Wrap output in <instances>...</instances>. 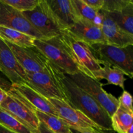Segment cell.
Instances as JSON below:
<instances>
[{
    "mask_svg": "<svg viewBox=\"0 0 133 133\" xmlns=\"http://www.w3.org/2000/svg\"><path fill=\"white\" fill-rule=\"evenodd\" d=\"M61 80L66 102L71 107L81 112L102 131H113L111 118L96 99L65 74H62Z\"/></svg>",
    "mask_w": 133,
    "mask_h": 133,
    "instance_id": "obj_1",
    "label": "cell"
},
{
    "mask_svg": "<svg viewBox=\"0 0 133 133\" xmlns=\"http://www.w3.org/2000/svg\"><path fill=\"white\" fill-rule=\"evenodd\" d=\"M34 46L62 74L71 75L81 72L77 65L64 45L60 35L51 38L35 39Z\"/></svg>",
    "mask_w": 133,
    "mask_h": 133,
    "instance_id": "obj_2",
    "label": "cell"
},
{
    "mask_svg": "<svg viewBox=\"0 0 133 133\" xmlns=\"http://www.w3.org/2000/svg\"><path fill=\"white\" fill-rule=\"evenodd\" d=\"M60 38L81 72L95 79V75L102 66L95 56L90 45L65 31L60 35Z\"/></svg>",
    "mask_w": 133,
    "mask_h": 133,
    "instance_id": "obj_3",
    "label": "cell"
},
{
    "mask_svg": "<svg viewBox=\"0 0 133 133\" xmlns=\"http://www.w3.org/2000/svg\"><path fill=\"white\" fill-rule=\"evenodd\" d=\"M27 74L26 84L48 99L66 101L61 84L62 73L49 62L41 71Z\"/></svg>",
    "mask_w": 133,
    "mask_h": 133,
    "instance_id": "obj_4",
    "label": "cell"
},
{
    "mask_svg": "<svg viewBox=\"0 0 133 133\" xmlns=\"http://www.w3.org/2000/svg\"><path fill=\"white\" fill-rule=\"evenodd\" d=\"M101 66L107 65L118 68L125 75L133 77L132 45L119 47L108 44H96L90 45Z\"/></svg>",
    "mask_w": 133,
    "mask_h": 133,
    "instance_id": "obj_5",
    "label": "cell"
},
{
    "mask_svg": "<svg viewBox=\"0 0 133 133\" xmlns=\"http://www.w3.org/2000/svg\"><path fill=\"white\" fill-rule=\"evenodd\" d=\"M0 108L38 133L39 121L36 115V109L12 87L7 91V97L0 105Z\"/></svg>",
    "mask_w": 133,
    "mask_h": 133,
    "instance_id": "obj_6",
    "label": "cell"
},
{
    "mask_svg": "<svg viewBox=\"0 0 133 133\" xmlns=\"http://www.w3.org/2000/svg\"><path fill=\"white\" fill-rule=\"evenodd\" d=\"M22 15L44 39L51 38L64 32L49 8L46 0H40L32 10L22 12Z\"/></svg>",
    "mask_w": 133,
    "mask_h": 133,
    "instance_id": "obj_7",
    "label": "cell"
},
{
    "mask_svg": "<svg viewBox=\"0 0 133 133\" xmlns=\"http://www.w3.org/2000/svg\"><path fill=\"white\" fill-rule=\"evenodd\" d=\"M82 90L96 99L111 118L119 107L118 98L107 92L99 81L87 76L82 72L66 75Z\"/></svg>",
    "mask_w": 133,
    "mask_h": 133,
    "instance_id": "obj_8",
    "label": "cell"
},
{
    "mask_svg": "<svg viewBox=\"0 0 133 133\" xmlns=\"http://www.w3.org/2000/svg\"><path fill=\"white\" fill-rule=\"evenodd\" d=\"M6 43L26 74L42 71L49 63L46 57L35 46L23 48L9 42Z\"/></svg>",
    "mask_w": 133,
    "mask_h": 133,
    "instance_id": "obj_9",
    "label": "cell"
},
{
    "mask_svg": "<svg viewBox=\"0 0 133 133\" xmlns=\"http://www.w3.org/2000/svg\"><path fill=\"white\" fill-rule=\"evenodd\" d=\"M0 72L12 84H26L27 74L4 40L0 38Z\"/></svg>",
    "mask_w": 133,
    "mask_h": 133,
    "instance_id": "obj_10",
    "label": "cell"
},
{
    "mask_svg": "<svg viewBox=\"0 0 133 133\" xmlns=\"http://www.w3.org/2000/svg\"><path fill=\"white\" fill-rule=\"evenodd\" d=\"M0 26L18 30L36 39H44L24 18L22 13L0 0Z\"/></svg>",
    "mask_w": 133,
    "mask_h": 133,
    "instance_id": "obj_11",
    "label": "cell"
},
{
    "mask_svg": "<svg viewBox=\"0 0 133 133\" xmlns=\"http://www.w3.org/2000/svg\"><path fill=\"white\" fill-rule=\"evenodd\" d=\"M49 100L54 107L57 116L64 121L70 128L94 127L100 129L94 122L81 111L71 107L66 101L56 99H49Z\"/></svg>",
    "mask_w": 133,
    "mask_h": 133,
    "instance_id": "obj_12",
    "label": "cell"
},
{
    "mask_svg": "<svg viewBox=\"0 0 133 133\" xmlns=\"http://www.w3.org/2000/svg\"><path fill=\"white\" fill-rule=\"evenodd\" d=\"M64 31L90 45L101 43L107 44L101 27L88 21L78 19Z\"/></svg>",
    "mask_w": 133,
    "mask_h": 133,
    "instance_id": "obj_13",
    "label": "cell"
},
{
    "mask_svg": "<svg viewBox=\"0 0 133 133\" xmlns=\"http://www.w3.org/2000/svg\"><path fill=\"white\" fill-rule=\"evenodd\" d=\"M103 14L101 31L106 40L107 44L119 47L133 45V35L121 29L105 10H100Z\"/></svg>",
    "mask_w": 133,
    "mask_h": 133,
    "instance_id": "obj_14",
    "label": "cell"
},
{
    "mask_svg": "<svg viewBox=\"0 0 133 133\" xmlns=\"http://www.w3.org/2000/svg\"><path fill=\"white\" fill-rule=\"evenodd\" d=\"M46 1L64 31L79 19L71 0H46Z\"/></svg>",
    "mask_w": 133,
    "mask_h": 133,
    "instance_id": "obj_15",
    "label": "cell"
},
{
    "mask_svg": "<svg viewBox=\"0 0 133 133\" xmlns=\"http://www.w3.org/2000/svg\"><path fill=\"white\" fill-rule=\"evenodd\" d=\"M12 87L23 96L36 110L57 116L54 107L50 103L49 99L32 89L28 84H12Z\"/></svg>",
    "mask_w": 133,
    "mask_h": 133,
    "instance_id": "obj_16",
    "label": "cell"
},
{
    "mask_svg": "<svg viewBox=\"0 0 133 133\" xmlns=\"http://www.w3.org/2000/svg\"><path fill=\"white\" fill-rule=\"evenodd\" d=\"M0 38L6 42L23 48L34 46V41L36 39L18 30L3 26H0Z\"/></svg>",
    "mask_w": 133,
    "mask_h": 133,
    "instance_id": "obj_17",
    "label": "cell"
},
{
    "mask_svg": "<svg viewBox=\"0 0 133 133\" xmlns=\"http://www.w3.org/2000/svg\"><path fill=\"white\" fill-rule=\"evenodd\" d=\"M133 111L119 105L116 111L111 116L113 131L118 133H127L133 125Z\"/></svg>",
    "mask_w": 133,
    "mask_h": 133,
    "instance_id": "obj_18",
    "label": "cell"
},
{
    "mask_svg": "<svg viewBox=\"0 0 133 133\" xmlns=\"http://www.w3.org/2000/svg\"><path fill=\"white\" fill-rule=\"evenodd\" d=\"M78 19L88 21L101 27L103 14L101 11L95 10L85 3L83 0H71Z\"/></svg>",
    "mask_w": 133,
    "mask_h": 133,
    "instance_id": "obj_19",
    "label": "cell"
},
{
    "mask_svg": "<svg viewBox=\"0 0 133 133\" xmlns=\"http://www.w3.org/2000/svg\"><path fill=\"white\" fill-rule=\"evenodd\" d=\"M125 75L123 71L118 68L104 65L96 74L95 79L99 81L101 79H105L107 81L108 84L118 86L124 90L126 81Z\"/></svg>",
    "mask_w": 133,
    "mask_h": 133,
    "instance_id": "obj_20",
    "label": "cell"
},
{
    "mask_svg": "<svg viewBox=\"0 0 133 133\" xmlns=\"http://www.w3.org/2000/svg\"><path fill=\"white\" fill-rule=\"evenodd\" d=\"M36 115L39 122L44 123L54 133H71L68 125L57 116L46 114L36 110Z\"/></svg>",
    "mask_w": 133,
    "mask_h": 133,
    "instance_id": "obj_21",
    "label": "cell"
},
{
    "mask_svg": "<svg viewBox=\"0 0 133 133\" xmlns=\"http://www.w3.org/2000/svg\"><path fill=\"white\" fill-rule=\"evenodd\" d=\"M108 13L121 29L133 35V3L121 11Z\"/></svg>",
    "mask_w": 133,
    "mask_h": 133,
    "instance_id": "obj_22",
    "label": "cell"
},
{
    "mask_svg": "<svg viewBox=\"0 0 133 133\" xmlns=\"http://www.w3.org/2000/svg\"><path fill=\"white\" fill-rule=\"evenodd\" d=\"M0 125L16 133H36L0 108Z\"/></svg>",
    "mask_w": 133,
    "mask_h": 133,
    "instance_id": "obj_23",
    "label": "cell"
},
{
    "mask_svg": "<svg viewBox=\"0 0 133 133\" xmlns=\"http://www.w3.org/2000/svg\"><path fill=\"white\" fill-rule=\"evenodd\" d=\"M1 1L20 12H24L35 9L40 0H1Z\"/></svg>",
    "mask_w": 133,
    "mask_h": 133,
    "instance_id": "obj_24",
    "label": "cell"
},
{
    "mask_svg": "<svg viewBox=\"0 0 133 133\" xmlns=\"http://www.w3.org/2000/svg\"><path fill=\"white\" fill-rule=\"evenodd\" d=\"M133 3L132 0H104L101 10L112 13L119 12Z\"/></svg>",
    "mask_w": 133,
    "mask_h": 133,
    "instance_id": "obj_25",
    "label": "cell"
},
{
    "mask_svg": "<svg viewBox=\"0 0 133 133\" xmlns=\"http://www.w3.org/2000/svg\"><path fill=\"white\" fill-rule=\"evenodd\" d=\"M118 99L119 101V105L123 107L125 109L133 111L132 97L129 92L124 90Z\"/></svg>",
    "mask_w": 133,
    "mask_h": 133,
    "instance_id": "obj_26",
    "label": "cell"
},
{
    "mask_svg": "<svg viewBox=\"0 0 133 133\" xmlns=\"http://www.w3.org/2000/svg\"><path fill=\"white\" fill-rule=\"evenodd\" d=\"M70 131H71V133H105L102 130L94 128V127L80 129L70 128Z\"/></svg>",
    "mask_w": 133,
    "mask_h": 133,
    "instance_id": "obj_27",
    "label": "cell"
},
{
    "mask_svg": "<svg viewBox=\"0 0 133 133\" xmlns=\"http://www.w3.org/2000/svg\"><path fill=\"white\" fill-rule=\"evenodd\" d=\"M83 1L91 8L99 11L104 5V0H83Z\"/></svg>",
    "mask_w": 133,
    "mask_h": 133,
    "instance_id": "obj_28",
    "label": "cell"
},
{
    "mask_svg": "<svg viewBox=\"0 0 133 133\" xmlns=\"http://www.w3.org/2000/svg\"><path fill=\"white\" fill-rule=\"evenodd\" d=\"M0 88H3L5 91H9L12 88V84L8 79L0 75Z\"/></svg>",
    "mask_w": 133,
    "mask_h": 133,
    "instance_id": "obj_29",
    "label": "cell"
},
{
    "mask_svg": "<svg viewBox=\"0 0 133 133\" xmlns=\"http://www.w3.org/2000/svg\"><path fill=\"white\" fill-rule=\"evenodd\" d=\"M37 132L38 133H54L51 131L44 123H41V122H39Z\"/></svg>",
    "mask_w": 133,
    "mask_h": 133,
    "instance_id": "obj_30",
    "label": "cell"
},
{
    "mask_svg": "<svg viewBox=\"0 0 133 133\" xmlns=\"http://www.w3.org/2000/svg\"><path fill=\"white\" fill-rule=\"evenodd\" d=\"M7 97V92L0 88V105L5 100Z\"/></svg>",
    "mask_w": 133,
    "mask_h": 133,
    "instance_id": "obj_31",
    "label": "cell"
},
{
    "mask_svg": "<svg viewBox=\"0 0 133 133\" xmlns=\"http://www.w3.org/2000/svg\"><path fill=\"white\" fill-rule=\"evenodd\" d=\"M0 133H16L15 132L10 131V130L8 129L5 128V127L0 125Z\"/></svg>",
    "mask_w": 133,
    "mask_h": 133,
    "instance_id": "obj_32",
    "label": "cell"
},
{
    "mask_svg": "<svg viewBox=\"0 0 133 133\" xmlns=\"http://www.w3.org/2000/svg\"><path fill=\"white\" fill-rule=\"evenodd\" d=\"M127 133H133V125L130 127V129H129V131H127Z\"/></svg>",
    "mask_w": 133,
    "mask_h": 133,
    "instance_id": "obj_33",
    "label": "cell"
}]
</instances>
